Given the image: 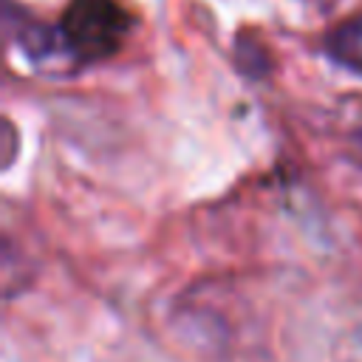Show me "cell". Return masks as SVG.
Returning a JSON list of instances; mask_svg holds the SVG:
<instances>
[{
  "instance_id": "4",
  "label": "cell",
  "mask_w": 362,
  "mask_h": 362,
  "mask_svg": "<svg viewBox=\"0 0 362 362\" xmlns=\"http://www.w3.org/2000/svg\"><path fill=\"white\" fill-rule=\"evenodd\" d=\"M354 147H356V156H359V161H362V130L354 133Z\"/></svg>"
},
{
  "instance_id": "3",
  "label": "cell",
  "mask_w": 362,
  "mask_h": 362,
  "mask_svg": "<svg viewBox=\"0 0 362 362\" xmlns=\"http://www.w3.org/2000/svg\"><path fill=\"white\" fill-rule=\"evenodd\" d=\"M322 48H325L331 62L362 76V11L342 20L339 25H334L325 34Z\"/></svg>"
},
{
  "instance_id": "1",
  "label": "cell",
  "mask_w": 362,
  "mask_h": 362,
  "mask_svg": "<svg viewBox=\"0 0 362 362\" xmlns=\"http://www.w3.org/2000/svg\"><path fill=\"white\" fill-rule=\"evenodd\" d=\"M130 14L119 0H68L59 31L76 68L113 57L130 34Z\"/></svg>"
},
{
  "instance_id": "2",
  "label": "cell",
  "mask_w": 362,
  "mask_h": 362,
  "mask_svg": "<svg viewBox=\"0 0 362 362\" xmlns=\"http://www.w3.org/2000/svg\"><path fill=\"white\" fill-rule=\"evenodd\" d=\"M17 45L25 54L28 62H34L40 71H76L71 51L65 45V37L59 31V23H25L17 31Z\"/></svg>"
}]
</instances>
